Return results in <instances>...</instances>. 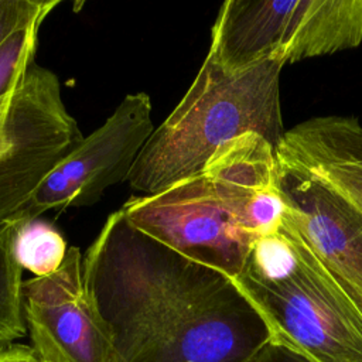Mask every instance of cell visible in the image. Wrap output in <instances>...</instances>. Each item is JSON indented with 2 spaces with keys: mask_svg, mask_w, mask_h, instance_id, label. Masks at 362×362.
<instances>
[{
  "mask_svg": "<svg viewBox=\"0 0 362 362\" xmlns=\"http://www.w3.org/2000/svg\"><path fill=\"white\" fill-rule=\"evenodd\" d=\"M117 362H252L274 338L226 274L112 212L82 260Z\"/></svg>",
  "mask_w": 362,
  "mask_h": 362,
  "instance_id": "1",
  "label": "cell"
},
{
  "mask_svg": "<svg viewBox=\"0 0 362 362\" xmlns=\"http://www.w3.org/2000/svg\"><path fill=\"white\" fill-rule=\"evenodd\" d=\"M283 66L267 59L229 69L208 52L185 95L140 151L127 180L130 187L151 194L199 174L218 148L249 132L276 147L284 134Z\"/></svg>",
  "mask_w": 362,
  "mask_h": 362,
  "instance_id": "2",
  "label": "cell"
},
{
  "mask_svg": "<svg viewBox=\"0 0 362 362\" xmlns=\"http://www.w3.org/2000/svg\"><path fill=\"white\" fill-rule=\"evenodd\" d=\"M235 283L310 362H362V313L288 221L255 240Z\"/></svg>",
  "mask_w": 362,
  "mask_h": 362,
  "instance_id": "3",
  "label": "cell"
},
{
  "mask_svg": "<svg viewBox=\"0 0 362 362\" xmlns=\"http://www.w3.org/2000/svg\"><path fill=\"white\" fill-rule=\"evenodd\" d=\"M361 41L362 0H226L208 52L223 66L242 69L334 54Z\"/></svg>",
  "mask_w": 362,
  "mask_h": 362,
  "instance_id": "4",
  "label": "cell"
},
{
  "mask_svg": "<svg viewBox=\"0 0 362 362\" xmlns=\"http://www.w3.org/2000/svg\"><path fill=\"white\" fill-rule=\"evenodd\" d=\"M82 140L58 76L34 62L0 96V226Z\"/></svg>",
  "mask_w": 362,
  "mask_h": 362,
  "instance_id": "5",
  "label": "cell"
},
{
  "mask_svg": "<svg viewBox=\"0 0 362 362\" xmlns=\"http://www.w3.org/2000/svg\"><path fill=\"white\" fill-rule=\"evenodd\" d=\"M120 209L139 230L233 281L256 240L223 206L204 173L132 197Z\"/></svg>",
  "mask_w": 362,
  "mask_h": 362,
  "instance_id": "6",
  "label": "cell"
},
{
  "mask_svg": "<svg viewBox=\"0 0 362 362\" xmlns=\"http://www.w3.org/2000/svg\"><path fill=\"white\" fill-rule=\"evenodd\" d=\"M154 130L150 96L144 92L126 95L105 123L83 137L42 180L10 221H31L49 209L92 205L109 187L129 180Z\"/></svg>",
  "mask_w": 362,
  "mask_h": 362,
  "instance_id": "7",
  "label": "cell"
},
{
  "mask_svg": "<svg viewBox=\"0 0 362 362\" xmlns=\"http://www.w3.org/2000/svg\"><path fill=\"white\" fill-rule=\"evenodd\" d=\"M83 256L68 247L62 266L23 283V313L41 362H117L112 338L83 280Z\"/></svg>",
  "mask_w": 362,
  "mask_h": 362,
  "instance_id": "8",
  "label": "cell"
},
{
  "mask_svg": "<svg viewBox=\"0 0 362 362\" xmlns=\"http://www.w3.org/2000/svg\"><path fill=\"white\" fill-rule=\"evenodd\" d=\"M276 160L284 219L362 313V211L308 171Z\"/></svg>",
  "mask_w": 362,
  "mask_h": 362,
  "instance_id": "9",
  "label": "cell"
},
{
  "mask_svg": "<svg viewBox=\"0 0 362 362\" xmlns=\"http://www.w3.org/2000/svg\"><path fill=\"white\" fill-rule=\"evenodd\" d=\"M274 151L362 211V124L358 119L313 117L284 132Z\"/></svg>",
  "mask_w": 362,
  "mask_h": 362,
  "instance_id": "10",
  "label": "cell"
},
{
  "mask_svg": "<svg viewBox=\"0 0 362 362\" xmlns=\"http://www.w3.org/2000/svg\"><path fill=\"white\" fill-rule=\"evenodd\" d=\"M274 150L263 136L249 132L218 148L205 164L202 173L236 221L250 198L277 182Z\"/></svg>",
  "mask_w": 362,
  "mask_h": 362,
  "instance_id": "11",
  "label": "cell"
},
{
  "mask_svg": "<svg viewBox=\"0 0 362 362\" xmlns=\"http://www.w3.org/2000/svg\"><path fill=\"white\" fill-rule=\"evenodd\" d=\"M16 221L0 226V346L14 344L25 335L23 313V267L14 253Z\"/></svg>",
  "mask_w": 362,
  "mask_h": 362,
  "instance_id": "12",
  "label": "cell"
},
{
  "mask_svg": "<svg viewBox=\"0 0 362 362\" xmlns=\"http://www.w3.org/2000/svg\"><path fill=\"white\" fill-rule=\"evenodd\" d=\"M14 253L23 269L34 277H45L62 266L68 247L64 236L38 218L17 222Z\"/></svg>",
  "mask_w": 362,
  "mask_h": 362,
  "instance_id": "13",
  "label": "cell"
},
{
  "mask_svg": "<svg viewBox=\"0 0 362 362\" xmlns=\"http://www.w3.org/2000/svg\"><path fill=\"white\" fill-rule=\"evenodd\" d=\"M45 18L13 33L0 45V96L6 95L35 62L40 27Z\"/></svg>",
  "mask_w": 362,
  "mask_h": 362,
  "instance_id": "14",
  "label": "cell"
},
{
  "mask_svg": "<svg viewBox=\"0 0 362 362\" xmlns=\"http://www.w3.org/2000/svg\"><path fill=\"white\" fill-rule=\"evenodd\" d=\"M59 0H0V45L16 31L45 18Z\"/></svg>",
  "mask_w": 362,
  "mask_h": 362,
  "instance_id": "15",
  "label": "cell"
},
{
  "mask_svg": "<svg viewBox=\"0 0 362 362\" xmlns=\"http://www.w3.org/2000/svg\"><path fill=\"white\" fill-rule=\"evenodd\" d=\"M252 362H310L305 356L273 338Z\"/></svg>",
  "mask_w": 362,
  "mask_h": 362,
  "instance_id": "16",
  "label": "cell"
},
{
  "mask_svg": "<svg viewBox=\"0 0 362 362\" xmlns=\"http://www.w3.org/2000/svg\"><path fill=\"white\" fill-rule=\"evenodd\" d=\"M0 362H41L34 349L21 344L0 346Z\"/></svg>",
  "mask_w": 362,
  "mask_h": 362,
  "instance_id": "17",
  "label": "cell"
}]
</instances>
